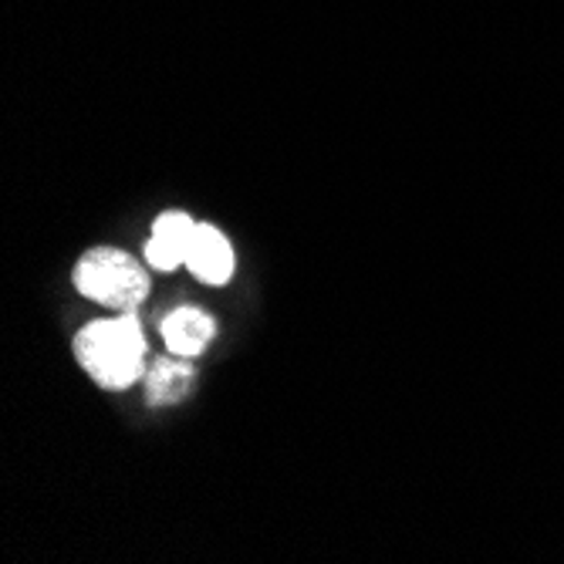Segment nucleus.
<instances>
[{
	"instance_id": "obj_1",
	"label": "nucleus",
	"mask_w": 564,
	"mask_h": 564,
	"mask_svg": "<svg viewBox=\"0 0 564 564\" xmlns=\"http://www.w3.org/2000/svg\"><path fill=\"white\" fill-rule=\"evenodd\" d=\"M75 355L82 369L101 389H129L145 376V338L135 315L101 318L75 335Z\"/></svg>"
},
{
	"instance_id": "obj_2",
	"label": "nucleus",
	"mask_w": 564,
	"mask_h": 564,
	"mask_svg": "<svg viewBox=\"0 0 564 564\" xmlns=\"http://www.w3.org/2000/svg\"><path fill=\"white\" fill-rule=\"evenodd\" d=\"M75 288L119 315H135V307L149 294V274L126 250L95 247L75 268Z\"/></svg>"
},
{
	"instance_id": "obj_3",
	"label": "nucleus",
	"mask_w": 564,
	"mask_h": 564,
	"mask_svg": "<svg viewBox=\"0 0 564 564\" xmlns=\"http://www.w3.org/2000/svg\"><path fill=\"white\" fill-rule=\"evenodd\" d=\"M186 268L196 281L203 284H227L234 278V247L230 240L210 227V224H196V234L186 250Z\"/></svg>"
},
{
	"instance_id": "obj_4",
	"label": "nucleus",
	"mask_w": 564,
	"mask_h": 564,
	"mask_svg": "<svg viewBox=\"0 0 564 564\" xmlns=\"http://www.w3.org/2000/svg\"><path fill=\"white\" fill-rule=\"evenodd\" d=\"M193 234H196L193 217H186L180 210L163 214L156 220V227H152L149 243H145V261H149V268H156V271H176V268H183Z\"/></svg>"
},
{
	"instance_id": "obj_5",
	"label": "nucleus",
	"mask_w": 564,
	"mask_h": 564,
	"mask_svg": "<svg viewBox=\"0 0 564 564\" xmlns=\"http://www.w3.org/2000/svg\"><path fill=\"white\" fill-rule=\"evenodd\" d=\"M163 338L173 355L196 358L217 338V322L207 312H199V307H176L163 322Z\"/></svg>"
},
{
	"instance_id": "obj_6",
	"label": "nucleus",
	"mask_w": 564,
	"mask_h": 564,
	"mask_svg": "<svg viewBox=\"0 0 564 564\" xmlns=\"http://www.w3.org/2000/svg\"><path fill=\"white\" fill-rule=\"evenodd\" d=\"M196 382V369L189 366V358L173 355V358H156L145 369V392L152 405H176L189 395Z\"/></svg>"
}]
</instances>
